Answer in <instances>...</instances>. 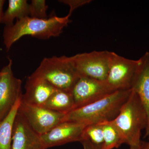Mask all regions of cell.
<instances>
[{
	"label": "cell",
	"instance_id": "15",
	"mask_svg": "<svg viewBox=\"0 0 149 149\" xmlns=\"http://www.w3.org/2000/svg\"><path fill=\"white\" fill-rule=\"evenodd\" d=\"M22 95L7 116L0 121V149H11L14 123L21 104Z\"/></svg>",
	"mask_w": 149,
	"mask_h": 149
},
{
	"label": "cell",
	"instance_id": "7",
	"mask_svg": "<svg viewBox=\"0 0 149 149\" xmlns=\"http://www.w3.org/2000/svg\"><path fill=\"white\" fill-rule=\"evenodd\" d=\"M18 111L31 128L40 136L47 133L61 123L66 114L30 104L22 100Z\"/></svg>",
	"mask_w": 149,
	"mask_h": 149
},
{
	"label": "cell",
	"instance_id": "20",
	"mask_svg": "<svg viewBox=\"0 0 149 149\" xmlns=\"http://www.w3.org/2000/svg\"><path fill=\"white\" fill-rule=\"evenodd\" d=\"M60 2L68 5L70 6L69 13L68 15L71 16L72 12L77 8L91 2L90 0H61Z\"/></svg>",
	"mask_w": 149,
	"mask_h": 149
},
{
	"label": "cell",
	"instance_id": "9",
	"mask_svg": "<svg viewBox=\"0 0 149 149\" xmlns=\"http://www.w3.org/2000/svg\"><path fill=\"white\" fill-rule=\"evenodd\" d=\"M115 91L105 81L80 76L71 91L74 109L97 101Z\"/></svg>",
	"mask_w": 149,
	"mask_h": 149
},
{
	"label": "cell",
	"instance_id": "8",
	"mask_svg": "<svg viewBox=\"0 0 149 149\" xmlns=\"http://www.w3.org/2000/svg\"><path fill=\"white\" fill-rule=\"evenodd\" d=\"M0 71V121L7 116L17 101L22 95V81L14 75L12 60Z\"/></svg>",
	"mask_w": 149,
	"mask_h": 149
},
{
	"label": "cell",
	"instance_id": "21",
	"mask_svg": "<svg viewBox=\"0 0 149 149\" xmlns=\"http://www.w3.org/2000/svg\"><path fill=\"white\" fill-rule=\"evenodd\" d=\"M83 149H102V146H97L91 143L88 140H84L81 142Z\"/></svg>",
	"mask_w": 149,
	"mask_h": 149
},
{
	"label": "cell",
	"instance_id": "23",
	"mask_svg": "<svg viewBox=\"0 0 149 149\" xmlns=\"http://www.w3.org/2000/svg\"><path fill=\"white\" fill-rule=\"evenodd\" d=\"M141 146L142 149H149V141L148 142H141Z\"/></svg>",
	"mask_w": 149,
	"mask_h": 149
},
{
	"label": "cell",
	"instance_id": "22",
	"mask_svg": "<svg viewBox=\"0 0 149 149\" xmlns=\"http://www.w3.org/2000/svg\"><path fill=\"white\" fill-rule=\"evenodd\" d=\"M5 1L4 0H0V24L1 23L2 20L3 15L4 12L3 11V7Z\"/></svg>",
	"mask_w": 149,
	"mask_h": 149
},
{
	"label": "cell",
	"instance_id": "12",
	"mask_svg": "<svg viewBox=\"0 0 149 149\" xmlns=\"http://www.w3.org/2000/svg\"><path fill=\"white\" fill-rule=\"evenodd\" d=\"M25 92L22 100L30 104L42 107L57 89L47 81L40 77L31 75L27 78Z\"/></svg>",
	"mask_w": 149,
	"mask_h": 149
},
{
	"label": "cell",
	"instance_id": "6",
	"mask_svg": "<svg viewBox=\"0 0 149 149\" xmlns=\"http://www.w3.org/2000/svg\"><path fill=\"white\" fill-rule=\"evenodd\" d=\"M111 52L93 51L71 56L80 76L102 81L106 80L110 62Z\"/></svg>",
	"mask_w": 149,
	"mask_h": 149
},
{
	"label": "cell",
	"instance_id": "2",
	"mask_svg": "<svg viewBox=\"0 0 149 149\" xmlns=\"http://www.w3.org/2000/svg\"><path fill=\"white\" fill-rule=\"evenodd\" d=\"M131 91L132 89L116 91L97 101L72 110L65 115L62 122H77L88 125L114 120Z\"/></svg>",
	"mask_w": 149,
	"mask_h": 149
},
{
	"label": "cell",
	"instance_id": "11",
	"mask_svg": "<svg viewBox=\"0 0 149 149\" xmlns=\"http://www.w3.org/2000/svg\"><path fill=\"white\" fill-rule=\"evenodd\" d=\"M11 149H43L40 136L18 111L14 123Z\"/></svg>",
	"mask_w": 149,
	"mask_h": 149
},
{
	"label": "cell",
	"instance_id": "16",
	"mask_svg": "<svg viewBox=\"0 0 149 149\" xmlns=\"http://www.w3.org/2000/svg\"><path fill=\"white\" fill-rule=\"evenodd\" d=\"M29 16V4L26 0H9L8 8L4 12L1 23L6 27L14 24L15 19Z\"/></svg>",
	"mask_w": 149,
	"mask_h": 149
},
{
	"label": "cell",
	"instance_id": "19",
	"mask_svg": "<svg viewBox=\"0 0 149 149\" xmlns=\"http://www.w3.org/2000/svg\"><path fill=\"white\" fill-rule=\"evenodd\" d=\"M48 8L45 0H32L29 4V16L40 19L47 18Z\"/></svg>",
	"mask_w": 149,
	"mask_h": 149
},
{
	"label": "cell",
	"instance_id": "17",
	"mask_svg": "<svg viewBox=\"0 0 149 149\" xmlns=\"http://www.w3.org/2000/svg\"><path fill=\"white\" fill-rule=\"evenodd\" d=\"M101 123L102 125L104 137L102 149L118 148L125 143L121 134L112 120Z\"/></svg>",
	"mask_w": 149,
	"mask_h": 149
},
{
	"label": "cell",
	"instance_id": "13",
	"mask_svg": "<svg viewBox=\"0 0 149 149\" xmlns=\"http://www.w3.org/2000/svg\"><path fill=\"white\" fill-rule=\"evenodd\" d=\"M142 63L133 82L132 89L139 96L148 118L145 137L149 139V52L141 57Z\"/></svg>",
	"mask_w": 149,
	"mask_h": 149
},
{
	"label": "cell",
	"instance_id": "5",
	"mask_svg": "<svg viewBox=\"0 0 149 149\" xmlns=\"http://www.w3.org/2000/svg\"><path fill=\"white\" fill-rule=\"evenodd\" d=\"M141 63V57L138 60L130 59L111 52L106 82L114 91L132 89Z\"/></svg>",
	"mask_w": 149,
	"mask_h": 149
},
{
	"label": "cell",
	"instance_id": "3",
	"mask_svg": "<svg viewBox=\"0 0 149 149\" xmlns=\"http://www.w3.org/2000/svg\"><path fill=\"white\" fill-rule=\"evenodd\" d=\"M112 121L125 143L129 146L141 144V132L146 128L148 118L139 96L133 89L119 113Z\"/></svg>",
	"mask_w": 149,
	"mask_h": 149
},
{
	"label": "cell",
	"instance_id": "18",
	"mask_svg": "<svg viewBox=\"0 0 149 149\" xmlns=\"http://www.w3.org/2000/svg\"><path fill=\"white\" fill-rule=\"evenodd\" d=\"M83 137L84 140H88L95 145L102 146L104 137L102 123L87 125L84 130Z\"/></svg>",
	"mask_w": 149,
	"mask_h": 149
},
{
	"label": "cell",
	"instance_id": "10",
	"mask_svg": "<svg viewBox=\"0 0 149 149\" xmlns=\"http://www.w3.org/2000/svg\"><path fill=\"white\" fill-rule=\"evenodd\" d=\"M87 125L65 121L60 123L49 131L40 136L43 149L74 142L81 143Z\"/></svg>",
	"mask_w": 149,
	"mask_h": 149
},
{
	"label": "cell",
	"instance_id": "24",
	"mask_svg": "<svg viewBox=\"0 0 149 149\" xmlns=\"http://www.w3.org/2000/svg\"><path fill=\"white\" fill-rule=\"evenodd\" d=\"M130 149H141V143L138 146H130Z\"/></svg>",
	"mask_w": 149,
	"mask_h": 149
},
{
	"label": "cell",
	"instance_id": "1",
	"mask_svg": "<svg viewBox=\"0 0 149 149\" xmlns=\"http://www.w3.org/2000/svg\"><path fill=\"white\" fill-rule=\"evenodd\" d=\"M70 17L54 15L40 19L27 16L17 19L13 25L4 28L3 37L6 50H9L15 43L26 35L42 40L59 36L70 22Z\"/></svg>",
	"mask_w": 149,
	"mask_h": 149
},
{
	"label": "cell",
	"instance_id": "14",
	"mask_svg": "<svg viewBox=\"0 0 149 149\" xmlns=\"http://www.w3.org/2000/svg\"><path fill=\"white\" fill-rule=\"evenodd\" d=\"M42 107L66 114L74 109V99L72 93L57 90Z\"/></svg>",
	"mask_w": 149,
	"mask_h": 149
},
{
	"label": "cell",
	"instance_id": "4",
	"mask_svg": "<svg viewBox=\"0 0 149 149\" xmlns=\"http://www.w3.org/2000/svg\"><path fill=\"white\" fill-rule=\"evenodd\" d=\"M31 75L42 78L57 90L71 92L80 77L71 56H65L43 59Z\"/></svg>",
	"mask_w": 149,
	"mask_h": 149
}]
</instances>
